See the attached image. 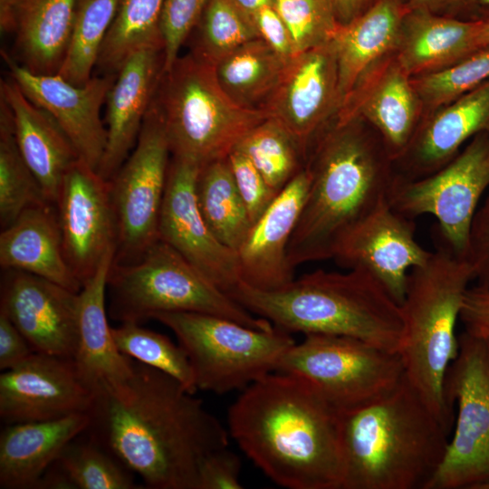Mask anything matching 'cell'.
I'll use <instances>...</instances> for the list:
<instances>
[{
    "label": "cell",
    "instance_id": "47",
    "mask_svg": "<svg viewBox=\"0 0 489 489\" xmlns=\"http://www.w3.org/2000/svg\"><path fill=\"white\" fill-rule=\"evenodd\" d=\"M254 22L260 39L285 59L296 55L290 31L273 5H266L254 15Z\"/></svg>",
    "mask_w": 489,
    "mask_h": 489
},
{
    "label": "cell",
    "instance_id": "17",
    "mask_svg": "<svg viewBox=\"0 0 489 489\" xmlns=\"http://www.w3.org/2000/svg\"><path fill=\"white\" fill-rule=\"evenodd\" d=\"M414 219L380 203L340 241L332 259L346 269L372 275L401 304L409 272L427 262L432 252L416 239Z\"/></svg>",
    "mask_w": 489,
    "mask_h": 489
},
{
    "label": "cell",
    "instance_id": "55",
    "mask_svg": "<svg viewBox=\"0 0 489 489\" xmlns=\"http://www.w3.org/2000/svg\"><path fill=\"white\" fill-rule=\"evenodd\" d=\"M481 19L480 43L483 47L489 45V15Z\"/></svg>",
    "mask_w": 489,
    "mask_h": 489
},
{
    "label": "cell",
    "instance_id": "9",
    "mask_svg": "<svg viewBox=\"0 0 489 489\" xmlns=\"http://www.w3.org/2000/svg\"><path fill=\"white\" fill-rule=\"evenodd\" d=\"M158 321L175 334L190 361L197 388L224 394L243 390L276 370L295 344L275 326L254 329L231 319L202 312H159Z\"/></svg>",
    "mask_w": 489,
    "mask_h": 489
},
{
    "label": "cell",
    "instance_id": "36",
    "mask_svg": "<svg viewBox=\"0 0 489 489\" xmlns=\"http://www.w3.org/2000/svg\"><path fill=\"white\" fill-rule=\"evenodd\" d=\"M242 151L277 194L305 167L307 153L280 122L267 118L235 148Z\"/></svg>",
    "mask_w": 489,
    "mask_h": 489
},
{
    "label": "cell",
    "instance_id": "16",
    "mask_svg": "<svg viewBox=\"0 0 489 489\" xmlns=\"http://www.w3.org/2000/svg\"><path fill=\"white\" fill-rule=\"evenodd\" d=\"M95 390L72 359L33 352L0 375V417L7 424L90 414Z\"/></svg>",
    "mask_w": 489,
    "mask_h": 489
},
{
    "label": "cell",
    "instance_id": "32",
    "mask_svg": "<svg viewBox=\"0 0 489 489\" xmlns=\"http://www.w3.org/2000/svg\"><path fill=\"white\" fill-rule=\"evenodd\" d=\"M289 60L256 38L221 58L214 69L220 86L235 102L264 110Z\"/></svg>",
    "mask_w": 489,
    "mask_h": 489
},
{
    "label": "cell",
    "instance_id": "5",
    "mask_svg": "<svg viewBox=\"0 0 489 489\" xmlns=\"http://www.w3.org/2000/svg\"><path fill=\"white\" fill-rule=\"evenodd\" d=\"M228 294L253 314L289 333L348 336L395 353L401 348L400 304L362 270L319 269L270 291L241 282Z\"/></svg>",
    "mask_w": 489,
    "mask_h": 489
},
{
    "label": "cell",
    "instance_id": "24",
    "mask_svg": "<svg viewBox=\"0 0 489 489\" xmlns=\"http://www.w3.org/2000/svg\"><path fill=\"white\" fill-rule=\"evenodd\" d=\"M489 130V79L423 118L400 162L415 179L430 175L454 158L475 135Z\"/></svg>",
    "mask_w": 489,
    "mask_h": 489
},
{
    "label": "cell",
    "instance_id": "25",
    "mask_svg": "<svg viewBox=\"0 0 489 489\" xmlns=\"http://www.w3.org/2000/svg\"><path fill=\"white\" fill-rule=\"evenodd\" d=\"M0 99L10 110L24 161L46 200L55 205L65 174L80 158L75 148L53 116L30 101L12 77L1 79Z\"/></svg>",
    "mask_w": 489,
    "mask_h": 489
},
{
    "label": "cell",
    "instance_id": "20",
    "mask_svg": "<svg viewBox=\"0 0 489 489\" xmlns=\"http://www.w3.org/2000/svg\"><path fill=\"white\" fill-rule=\"evenodd\" d=\"M340 106L338 65L331 42L289 60L264 110L308 153L312 140Z\"/></svg>",
    "mask_w": 489,
    "mask_h": 489
},
{
    "label": "cell",
    "instance_id": "58",
    "mask_svg": "<svg viewBox=\"0 0 489 489\" xmlns=\"http://www.w3.org/2000/svg\"><path fill=\"white\" fill-rule=\"evenodd\" d=\"M489 131V130H488Z\"/></svg>",
    "mask_w": 489,
    "mask_h": 489
},
{
    "label": "cell",
    "instance_id": "53",
    "mask_svg": "<svg viewBox=\"0 0 489 489\" xmlns=\"http://www.w3.org/2000/svg\"><path fill=\"white\" fill-rule=\"evenodd\" d=\"M464 14L466 19H480L489 15V0H467Z\"/></svg>",
    "mask_w": 489,
    "mask_h": 489
},
{
    "label": "cell",
    "instance_id": "52",
    "mask_svg": "<svg viewBox=\"0 0 489 489\" xmlns=\"http://www.w3.org/2000/svg\"><path fill=\"white\" fill-rule=\"evenodd\" d=\"M15 0H0V27L4 33H14Z\"/></svg>",
    "mask_w": 489,
    "mask_h": 489
},
{
    "label": "cell",
    "instance_id": "22",
    "mask_svg": "<svg viewBox=\"0 0 489 489\" xmlns=\"http://www.w3.org/2000/svg\"><path fill=\"white\" fill-rule=\"evenodd\" d=\"M309 184L310 172L305 166L252 224L236 251L242 283L270 291L294 279L287 251Z\"/></svg>",
    "mask_w": 489,
    "mask_h": 489
},
{
    "label": "cell",
    "instance_id": "19",
    "mask_svg": "<svg viewBox=\"0 0 489 489\" xmlns=\"http://www.w3.org/2000/svg\"><path fill=\"white\" fill-rule=\"evenodd\" d=\"M78 310L79 292L32 273L4 270L0 312L34 352L73 359Z\"/></svg>",
    "mask_w": 489,
    "mask_h": 489
},
{
    "label": "cell",
    "instance_id": "50",
    "mask_svg": "<svg viewBox=\"0 0 489 489\" xmlns=\"http://www.w3.org/2000/svg\"><path fill=\"white\" fill-rule=\"evenodd\" d=\"M467 0H406L408 9H424L436 14L460 17Z\"/></svg>",
    "mask_w": 489,
    "mask_h": 489
},
{
    "label": "cell",
    "instance_id": "6",
    "mask_svg": "<svg viewBox=\"0 0 489 489\" xmlns=\"http://www.w3.org/2000/svg\"><path fill=\"white\" fill-rule=\"evenodd\" d=\"M472 280L466 260L442 244L426 264L409 272L400 304L404 333L398 354L405 374L449 428L453 413L445 397V379L459 351L455 326Z\"/></svg>",
    "mask_w": 489,
    "mask_h": 489
},
{
    "label": "cell",
    "instance_id": "29",
    "mask_svg": "<svg viewBox=\"0 0 489 489\" xmlns=\"http://www.w3.org/2000/svg\"><path fill=\"white\" fill-rule=\"evenodd\" d=\"M115 251L109 253L79 292L77 344L73 361L82 379L95 390L102 384L126 379L133 359L117 348L106 312L108 276Z\"/></svg>",
    "mask_w": 489,
    "mask_h": 489
},
{
    "label": "cell",
    "instance_id": "26",
    "mask_svg": "<svg viewBox=\"0 0 489 489\" xmlns=\"http://www.w3.org/2000/svg\"><path fill=\"white\" fill-rule=\"evenodd\" d=\"M480 29L481 19L407 9L394 54L411 78L429 74L484 48Z\"/></svg>",
    "mask_w": 489,
    "mask_h": 489
},
{
    "label": "cell",
    "instance_id": "23",
    "mask_svg": "<svg viewBox=\"0 0 489 489\" xmlns=\"http://www.w3.org/2000/svg\"><path fill=\"white\" fill-rule=\"evenodd\" d=\"M163 69V48L146 46L121 64L107 97V143L97 169L111 179L133 149Z\"/></svg>",
    "mask_w": 489,
    "mask_h": 489
},
{
    "label": "cell",
    "instance_id": "8",
    "mask_svg": "<svg viewBox=\"0 0 489 489\" xmlns=\"http://www.w3.org/2000/svg\"><path fill=\"white\" fill-rule=\"evenodd\" d=\"M107 289L109 315L122 322H141L159 312H202L268 330L258 317L218 288L166 242L158 239L137 260L112 263Z\"/></svg>",
    "mask_w": 489,
    "mask_h": 489
},
{
    "label": "cell",
    "instance_id": "30",
    "mask_svg": "<svg viewBox=\"0 0 489 489\" xmlns=\"http://www.w3.org/2000/svg\"><path fill=\"white\" fill-rule=\"evenodd\" d=\"M407 9L406 0H378L350 22L339 24L331 43L337 59L340 106L371 66L395 53Z\"/></svg>",
    "mask_w": 489,
    "mask_h": 489
},
{
    "label": "cell",
    "instance_id": "12",
    "mask_svg": "<svg viewBox=\"0 0 489 489\" xmlns=\"http://www.w3.org/2000/svg\"><path fill=\"white\" fill-rule=\"evenodd\" d=\"M488 187L487 130L472 138L462 151L430 175L415 179L397 175L388 201L407 217L435 216L444 245L464 258L472 221Z\"/></svg>",
    "mask_w": 489,
    "mask_h": 489
},
{
    "label": "cell",
    "instance_id": "41",
    "mask_svg": "<svg viewBox=\"0 0 489 489\" xmlns=\"http://www.w3.org/2000/svg\"><path fill=\"white\" fill-rule=\"evenodd\" d=\"M488 79L489 45L443 70L411 78L421 102L422 119Z\"/></svg>",
    "mask_w": 489,
    "mask_h": 489
},
{
    "label": "cell",
    "instance_id": "15",
    "mask_svg": "<svg viewBox=\"0 0 489 489\" xmlns=\"http://www.w3.org/2000/svg\"><path fill=\"white\" fill-rule=\"evenodd\" d=\"M201 165L172 156L161 207L158 239L166 242L227 294L241 283L236 252L223 244L197 202Z\"/></svg>",
    "mask_w": 489,
    "mask_h": 489
},
{
    "label": "cell",
    "instance_id": "56",
    "mask_svg": "<svg viewBox=\"0 0 489 489\" xmlns=\"http://www.w3.org/2000/svg\"><path fill=\"white\" fill-rule=\"evenodd\" d=\"M479 489H489V482L482 485Z\"/></svg>",
    "mask_w": 489,
    "mask_h": 489
},
{
    "label": "cell",
    "instance_id": "10",
    "mask_svg": "<svg viewBox=\"0 0 489 489\" xmlns=\"http://www.w3.org/2000/svg\"><path fill=\"white\" fill-rule=\"evenodd\" d=\"M304 336L283 355L275 371L303 378L340 413L380 398L405 376L398 353L348 336Z\"/></svg>",
    "mask_w": 489,
    "mask_h": 489
},
{
    "label": "cell",
    "instance_id": "33",
    "mask_svg": "<svg viewBox=\"0 0 489 489\" xmlns=\"http://www.w3.org/2000/svg\"><path fill=\"white\" fill-rule=\"evenodd\" d=\"M198 208L216 237L237 251L252 222L227 158L201 166L196 181Z\"/></svg>",
    "mask_w": 489,
    "mask_h": 489
},
{
    "label": "cell",
    "instance_id": "13",
    "mask_svg": "<svg viewBox=\"0 0 489 489\" xmlns=\"http://www.w3.org/2000/svg\"><path fill=\"white\" fill-rule=\"evenodd\" d=\"M170 154L152 101L133 149L109 180L118 229L114 263L137 260L158 239Z\"/></svg>",
    "mask_w": 489,
    "mask_h": 489
},
{
    "label": "cell",
    "instance_id": "48",
    "mask_svg": "<svg viewBox=\"0 0 489 489\" xmlns=\"http://www.w3.org/2000/svg\"><path fill=\"white\" fill-rule=\"evenodd\" d=\"M459 320L465 332L478 339L489 337V291L468 288L463 301Z\"/></svg>",
    "mask_w": 489,
    "mask_h": 489
},
{
    "label": "cell",
    "instance_id": "51",
    "mask_svg": "<svg viewBox=\"0 0 489 489\" xmlns=\"http://www.w3.org/2000/svg\"><path fill=\"white\" fill-rule=\"evenodd\" d=\"M378 0H331L339 24H344L369 9Z\"/></svg>",
    "mask_w": 489,
    "mask_h": 489
},
{
    "label": "cell",
    "instance_id": "3",
    "mask_svg": "<svg viewBox=\"0 0 489 489\" xmlns=\"http://www.w3.org/2000/svg\"><path fill=\"white\" fill-rule=\"evenodd\" d=\"M379 135L360 120L334 126L317 138L305 165L310 184L288 245L299 264L333 257L342 237L388 197L397 175Z\"/></svg>",
    "mask_w": 489,
    "mask_h": 489
},
{
    "label": "cell",
    "instance_id": "57",
    "mask_svg": "<svg viewBox=\"0 0 489 489\" xmlns=\"http://www.w3.org/2000/svg\"><path fill=\"white\" fill-rule=\"evenodd\" d=\"M484 340H485V343L487 345V349H488V351H489V337L486 338Z\"/></svg>",
    "mask_w": 489,
    "mask_h": 489
},
{
    "label": "cell",
    "instance_id": "2",
    "mask_svg": "<svg viewBox=\"0 0 489 489\" xmlns=\"http://www.w3.org/2000/svg\"><path fill=\"white\" fill-rule=\"evenodd\" d=\"M228 433L273 482L288 489H341L340 412L306 379L271 372L244 388Z\"/></svg>",
    "mask_w": 489,
    "mask_h": 489
},
{
    "label": "cell",
    "instance_id": "39",
    "mask_svg": "<svg viewBox=\"0 0 489 489\" xmlns=\"http://www.w3.org/2000/svg\"><path fill=\"white\" fill-rule=\"evenodd\" d=\"M78 438V437H77ZM72 440L55 462L75 489H136L133 475L92 438Z\"/></svg>",
    "mask_w": 489,
    "mask_h": 489
},
{
    "label": "cell",
    "instance_id": "43",
    "mask_svg": "<svg viewBox=\"0 0 489 489\" xmlns=\"http://www.w3.org/2000/svg\"><path fill=\"white\" fill-rule=\"evenodd\" d=\"M208 0H166L159 22L163 42V69L168 72L179 57V50L197 27Z\"/></svg>",
    "mask_w": 489,
    "mask_h": 489
},
{
    "label": "cell",
    "instance_id": "40",
    "mask_svg": "<svg viewBox=\"0 0 489 489\" xmlns=\"http://www.w3.org/2000/svg\"><path fill=\"white\" fill-rule=\"evenodd\" d=\"M193 53L213 65L244 43L259 38L254 19L235 0H208Z\"/></svg>",
    "mask_w": 489,
    "mask_h": 489
},
{
    "label": "cell",
    "instance_id": "38",
    "mask_svg": "<svg viewBox=\"0 0 489 489\" xmlns=\"http://www.w3.org/2000/svg\"><path fill=\"white\" fill-rule=\"evenodd\" d=\"M112 336L122 354L170 375L191 393L197 390L186 351L167 336L138 322L120 323L112 328Z\"/></svg>",
    "mask_w": 489,
    "mask_h": 489
},
{
    "label": "cell",
    "instance_id": "28",
    "mask_svg": "<svg viewBox=\"0 0 489 489\" xmlns=\"http://www.w3.org/2000/svg\"><path fill=\"white\" fill-rule=\"evenodd\" d=\"M3 270L32 273L72 292L82 287L65 257L55 205L45 203L22 212L0 234Z\"/></svg>",
    "mask_w": 489,
    "mask_h": 489
},
{
    "label": "cell",
    "instance_id": "1",
    "mask_svg": "<svg viewBox=\"0 0 489 489\" xmlns=\"http://www.w3.org/2000/svg\"><path fill=\"white\" fill-rule=\"evenodd\" d=\"M194 395L133 360L126 379L95 389L86 431L148 487L197 489L203 462L229 433Z\"/></svg>",
    "mask_w": 489,
    "mask_h": 489
},
{
    "label": "cell",
    "instance_id": "49",
    "mask_svg": "<svg viewBox=\"0 0 489 489\" xmlns=\"http://www.w3.org/2000/svg\"><path fill=\"white\" fill-rule=\"evenodd\" d=\"M33 352L24 335L0 312V369L4 371L19 365Z\"/></svg>",
    "mask_w": 489,
    "mask_h": 489
},
{
    "label": "cell",
    "instance_id": "34",
    "mask_svg": "<svg viewBox=\"0 0 489 489\" xmlns=\"http://www.w3.org/2000/svg\"><path fill=\"white\" fill-rule=\"evenodd\" d=\"M166 0H120L96 64L101 74L117 73L124 61L146 46L163 42L159 22Z\"/></svg>",
    "mask_w": 489,
    "mask_h": 489
},
{
    "label": "cell",
    "instance_id": "31",
    "mask_svg": "<svg viewBox=\"0 0 489 489\" xmlns=\"http://www.w3.org/2000/svg\"><path fill=\"white\" fill-rule=\"evenodd\" d=\"M77 0H15L14 30L22 65L57 74L72 34Z\"/></svg>",
    "mask_w": 489,
    "mask_h": 489
},
{
    "label": "cell",
    "instance_id": "37",
    "mask_svg": "<svg viewBox=\"0 0 489 489\" xmlns=\"http://www.w3.org/2000/svg\"><path fill=\"white\" fill-rule=\"evenodd\" d=\"M45 203L49 202L16 144L10 110L0 99L1 228L11 225L25 209Z\"/></svg>",
    "mask_w": 489,
    "mask_h": 489
},
{
    "label": "cell",
    "instance_id": "42",
    "mask_svg": "<svg viewBox=\"0 0 489 489\" xmlns=\"http://www.w3.org/2000/svg\"><path fill=\"white\" fill-rule=\"evenodd\" d=\"M296 54L331 42L339 25L331 0H275Z\"/></svg>",
    "mask_w": 489,
    "mask_h": 489
},
{
    "label": "cell",
    "instance_id": "44",
    "mask_svg": "<svg viewBox=\"0 0 489 489\" xmlns=\"http://www.w3.org/2000/svg\"><path fill=\"white\" fill-rule=\"evenodd\" d=\"M227 158L236 187L253 224L265 212L278 194L242 151L234 149Z\"/></svg>",
    "mask_w": 489,
    "mask_h": 489
},
{
    "label": "cell",
    "instance_id": "27",
    "mask_svg": "<svg viewBox=\"0 0 489 489\" xmlns=\"http://www.w3.org/2000/svg\"><path fill=\"white\" fill-rule=\"evenodd\" d=\"M90 414L7 424L0 434V487L36 488L72 440L86 432Z\"/></svg>",
    "mask_w": 489,
    "mask_h": 489
},
{
    "label": "cell",
    "instance_id": "45",
    "mask_svg": "<svg viewBox=\"0 0 489 489\" xmlns=\"http://www.w3.org/2000/svg\"><path fill=\"white\" fill-rule=\"evenodd\" d=\"M464 258L477 282L476 286L489 291V195L474 216Z\"/></svg>",
    "mask_w": 489,
    "mask_h": 489
},
{
    "label": "cell",
    "instance_id": "7",
    "mask_svg": "<svg viewBox=\"0 0 489 489\" xmlns=\"http://www.w3.org/2000/svg\"><path fill=\"white\" fill-rule=\"evenodd\" d=\"M153 102L172 156L203 166L227 158L242 139L268 118L235 102L220 86L214 65L193 52L178 57L159 80Z\"/></svg>",
    "mask_w": 489,
    "mask_h": 489
},
{
    "label": "cell",
    "instance_id": "11",
    "mask_svg": "<svg viewBox=\"0 0 489 489\" xmlns=\"http://www.w3.org/2000/svg\"><path fill=\"white\" fill-rule=\"evenodd\" d=\"M445 379V397L457 404L455 433L425 489H479L489 482V351L465 331Z\"/></svg>",
    "mask_w": 489,
    "mask_h": 489
},
{
    "label": "cell",
    "instance_id": "14",
    "mask_svg": "<svg viewBox=\"0 0 489 489\" xmlns=\"http://www.w3.org/2000/svg\"><path fill=\"white\" fill-rule=\"evenodd\" d=\"M67 262L82 284L116 252L118 229L109 180L82 159L68 169L55 204Z\"/></svg>",
    "mask_w": 489,
    "mask_h": 489
},
{
    "label": "cell",
    "instance_id": "46",
    "mask_svg": "<svg viewBox=\"0 0 489 489\" xmlns=\"http://www.w3.org/2000/svg\"><path fill=\"white\" fill-rule=\"evenodd\" d=\"M241 460L228 446L210 454L203 462L197 489H239Z\"/></svg>",
    "mask_w": 489,
    "mask_h": 489
},
{
    "label": "cell",
    "instance_id": "21",
    "mask_svg": "<svg viewBox=\"0 0 489 489\" xmlns=\"http://www.w3.org/2000/svg\"><path fill=\"white\" fill-rule=\"evenodd\" d=\"M423 117L411 77L394 53L371 66L336 114V124L356 120L369 124L394 161L408 149Z\"/></svg>",
    "mask_w": 489,
    "mask_h": 489
},
{
    "label": "cell",
    "instance_id": "4",
    "mask_svg": "<svg viewBox=\"0 0 489 489\" xmlns=\"http://www.w3.org/2000/svg\"><path fill=\"white\" fill-rule=\"evenodd\" d=\"M449 430L405 374L385 395L340 413L341 489H425Z\"/></svg>",
    "mask_w": 489,
    "mask_h": 489
},
{
    "label": "cell",
    "instance_id": "54",
    "mask_svg": "<svg viewBox=\"0 0 489 489\" xmlns=\"http://www.w3.org/2000/svg\"><path fill=\"white\" fill-rule=\"evenodd\" d=\"M235 2L244 12L253 18L254 14L261 8L266 5H273L275 0H235Z\"/></svg>",
    "mask_w": 489,
    "mask_h": 489
},
{
    "label": "cell",
    "instance_id": "35",
    "mask_svg": "<svg viewBox=\"0 0 489 489\" xmlns=\"http://www.w3.org/2000/svg\"><path fill=\"white\" fill-rule=\"evenodd\" d=\"M120 0H77L72 34L57 74L75 85L92 77Z\"/></svg>",
    "mask_w": 489,
    "mask_h": 489
},
{
    "label": "cell",
    "instance_id": "18",
    "mask_svg": "<svg viewBox=\"0 0 489 489\" xmlns=\"http://www.w3.org/2000/svg\"><path fill=\"white\" fill-rule=\"evenodd\" d=\"M1 54L11 77L26 97L53 116L80 159L97 170L107 143V129L101 110L117 73L92 76L87 83L75 85L59 74L30 72L5 50L2 49Z\"/></svg>",
    "mask_w": 489,
    "mask_h": 489
}]
</instances>
